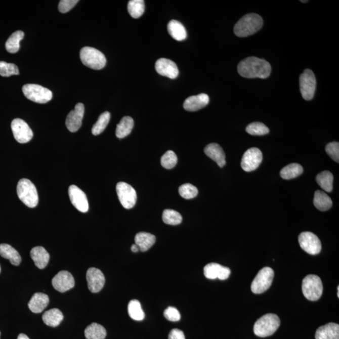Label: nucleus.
<instances>
[{
	"label": "nucleus",
	"instance_id": "obj_41",
	"mask_svg": "<svg viewBox=\"0 0 339 339\" xmlns=\"http://www.w3.org/2000/svg\"><path fill=\"white\" fill-rule=\"evenodd\" d=\"M18 74H19V70L16 65L0 61V75L3 77H10Z\"/></svg>",
	"mask_w": 339,
	"mask_h": 339
},
{
	"label": "nucleus",
	"instance_id": "obj_15",
	"mask_svg": "<svg viewBox=\"0 0 339 339\" xmlns=\"http://www.w3.org/2000/svg\"><path fill=\"white\" fill-rule=\"evenodd\" d=\"M84 114V106L82 103H77L74 110L68 114L66 124L70 132H76L81 127Z\"/></svg>",
	"mask_w": 339,
	"mask_h": 339
},
{
	"label": "nucleus",
	"instance_id": "obj_13",
	"mask_svg": "<svg viewBox=\"0 0 339 339\" xmlns=\"http://www.w3.org/2000/svg\"><path fill=\"white\" fill-rule=\"evenodd\" d=\"M263 154L257 148L247 150L242 156L241 165L244 171L249 172L255 171L262 163Z\"/></svg>",
	"mask_w": 339,
	"mask_h": 339
},
{
	"label": "nucleus",
	"instance_id": "obj_12",
	"mask_svg": "<svg viewBox=\"0 0 339 339\" xmlns=\"http://www.w3.org/2000/svg\"><path fill=\"white\" fill-rule=\"evenodd\" d=\"M11 127L13 134L18 143L23 144L29 142L32 139V130L24 120L20 118L13 120Z\"/></svg>",
	"mask_w": 339,
	"mask_h": 339
},
{
	"label": "nucleus",
	"instance_id": "obj_50",
	"mask_svg": "<svg viewBox=\"0 0 339 339\" xmlns=\"http://www.w3.org/2000/svg\"><path fill=\"white\" fill-rule=\"evenodd\" d=\"M301 2H302V3H306V2H308V1H301Z\"/></svg>",
	"mask_w": 339,
	"mask_h": 339
},
{
	"label": "nucleus",
	"instance_id": "obj_24",
	"mask_svg": "<svg viewBox=\"0 0 339 339\" xmlns=\"http://www.w3.org/2000/svg\"><path fill=\"white\" fill-rule=\"evenodd\" d=\"M49 303V296L43 293H36L33 294L28 303L29 309L35 314L44 311L48 306Z\"/></svg>",
	"mask_w": 339,
	"mask_h": 339
},
{
	"label": "nucleus",
	"instance_id": "obj_21",
	"mask_svg": "<svg viewBox=\"0 0 339 339\" xmlns=\"http://www.w3.org/2000/svg\"><path fill=\"white\" fill-rule=\"evenodd\" d=\"M204 153L213 160L217 163L220 168H223L226 165V155L223 148L217 143H210L206 146L204 148Z\"/></svg>",
	"mask_w": 339,
	"mask_h": 339
},
{
	"label": "nucleus",
	"instance_id": "obj_51",
	"mask_svg": "<svg viewBox=\"0 0 339 339\" xmlns=\"http://www.w3.org/2000/svg\"><path fill=\"white\" fill-rule=\"evenodd\" d=\"M0 272H1V267H0Z\"/></svg>",
	"mask_w": 339,
	"mask_h": 339
},
{
	"label": "nucleus",
	"instance_id": "obj_36",
	"mask_svg": "<svg viewBox=\"0 0 339 339\" xmlns=\"http://www.w3.org/2000/svg\"><path fill=\"white\" fill-rule=\"evenodd\" d=\"M128 10L132 17L138 18L145 12V2L143 0H131L128 4Z\"/></svg>",
	"mask_w": 339,
	"mask_h": 339
},
{
	"label": "nucleus",
	"instance_id": "obj_42",
	"mask_svg": "<svg viewBox=\"0 0 339 339\" xmlns=\"http://www.w3.org/2000/svg\"><path fill=\"white\" fill-rule=\"evenodd\" d=\"M177 156L172 150H168L161 158V164L166 169H172L176 165Z\"/></svg>",
	"mask_w": 339,
	"mask_h": 339
},
{
	"label": "nucleus",
	"instance_id": "obj_16",
	"mask_svg": "<svg viewBox=\"0 0 339 339\" xmlns=\"http://www.w3.org/2000/svg\"><path fill=\"white\" fill-rule=\"evenodd\" d=\"M52 283L56 290L64 293L74 288L75 281L71 273L67 271H61L52 279Z\"/></svg>",
	"mask_w": 339,
	"mask_h": 339
},
{
	"label": "nucleus",
	"instance_id": "obj_34",
	"mask_svg": "<svg viewBox=\"0 0 339 339\" xmlns=\"http://www.w3.org/2000/svg\"><path fill=\"white\" fill-rule=\"evenodd\" d=\"M333 177L330 172L325 171L320 172L316 177V181L319 186L325 191L330 192L333 190Z\"/></svg>",
	"mask_w": 339,
	"mask_h": 339
},
{
	"label": "nucleus",
	"instance_id": "obj_14",
	"mask_svg": "<svg viewBox=\"0 0 339 339\" xmlns=\"http://www.w3.org/2000/svg\"><path fill=\"white\" fill-rule=\"evenodd\" d=\"M69 195L72 205L80 212L86 213L89 210V203L85 193L74 185L69 188Z\"/></svg>",
	"mask_w": 339,
	"mask_h": 339
},
{
	"label": "nucleus",
	"instance_id": "obj_48",
	"mask_svg": "<svg viewBox=\"0 0 339 339\" xmlns=\"http://www.w3.org/2000/svg\"><path fill=\"white\" fill-rule=\"evenodd\" d=\"M17 339H30V338H28L27 335L24 334V333H20V334L18 336Z\"/></svg>",
	"mask_w": 339,
	"mask_h": 339
},
{
	"label": "nucleus",
	"instance_id": "obj_25",
	"mask_svg": "<svg viewBox=\"0 0 339 339\" xmlns=\"http://www.w3.org/2000/svg\"><path fill=\"white\" fill-rule=\"evenodd\" d=\"M167 29L169 35L175 40L177 41L186 40L187 36L186 28L179 21L171 20L168 23Z\"/></svg>",
	"mask_w": 339,
	"mask_h": 339
},
{
	"label": "nucleus",
	"instance_id": "obj_17",
	"mask_svg": "<svg viewBox=\"0 0 339 339\" xmlns=\"http://www.w3.org/2000/svg\"><path fill=\"white\" fill-rule=\"evenodd\" d=\"M88 288L92 293H98L104 287L105 277L100 270L90 268L86 273Z\"/></svg>",
	"mask_w": 339,
	"mask_h": 339
},
{
	"label": "nucleus",
	"instance_id": "obj_39",
	"mask_svg": "<svg viewBox=\"0 0 339 339\" xmlns=\"http://www.w3.org/2000/svg\"><path fill=\"white\" fill-rule=\"evenodd\" d=\"M246 131L249 135L262 136L268 134L270 130L263 122H254L247 125Z\"/></svg>",
	"mask_w": 339,
	"mask_h": 339
},
{
	"label": "nucleus",
	"instance_id": "obj_18",
	"mask_svg": "<svg viewBox=\"0 0 339 339\" xmlns=\"http://www.w3.org/2000/svg\"><path fill=\"white\" fill-rule=\"evenodd\" d=\"M155 69L158 74L169 79H176L179 74L178 67L171 60L161 58L156 62Z\"/></svg>",
	"mask_w": 339,
	"mask_h": 339
},
{
	"label": "nucleus",
	"instance_id": "obj_27",
	"mask_svg": "<svg viewBox=\"0 0 339 339\" xmlns=\"http://www.w3.org/2000/svg\"><path fill=\"white\" fill-rule=\"evenodd\" d=\"M0 256L9 260L13 265L18 266L22 262L20 254L16 249L9 244H0Z\"/></svg>",
	"mask_w": 339,
	"mask_h": 339
},
{
	"label": "nucleus",
	"instance_id": "obj_28",
	"mask_svg": "<svg viewBox=\"0 0 339 339\" xmlns=\"http://www.w3.org/2000/svg\"><path fill=\"white\" fill-rule=\"evenodd\" d=\"M314 204L318 210L326 211L332 207V201L330 197L324 192L317 190L315 192Z\"/></svg>",
	"mask_w": 339,
	"mask_h": 339
},
{
	"label": "nucleus",
	"instance_id": "obj_2",
	"mask_svg": "<svg viewBox=\"0 0 339 339\" xmlns=\"http://www.w3.org/2000/svg\"><path fill=\"white\" fill-rule=\"evenodd\" d=\"M263 20L262 17L256 14L244 15L236 23L234 32L239 37H246L253 35L262 28Z\"/></svg>",
	"mask_w": 339,
	"mask_h": 339
},
{
	"label": "nucleus",
	"instance_id": "obj_35",
	"mask_svg": "<svg viewBox=\"0 0 339 339\" xmlns=\"http://www.w3.org/2000/svg\"><path fill=\"white\" fill-rule=\"evenodd\" d=\"M128 311L132 319L141 321L145 319V313L143 312L140 302L137 300H132L130 302Z\"/></svg>",
	"mask_w": 339,
	"mask_h": 339
},
{
	"label": "nucleus",
	"instance_id": "obj_47",
	"mask_svg": "<svg viewBox=\"0 0 339 339\" xmlns=\"http://www.w3.org/2000/svg\"><path fill=\"white\" fill-rule=\"evenodd\" d=\"M131 249L133 252H137L138 251H139L140 248L139 247H138L137 245L135 244L132 245Z\"/></svg>",
	"mask_w": 339,
	"mask_h": 339
},
{
	"label": "nucleus",
	"instance_id": "obj_37",
	"mask_svg": "<svg viewBox=\"0 0 339 339\" xmlns=\"http://www.w3.org/2000/svg\"><path fill=\"white\" fill-rule=\"evenodd\" d=\"M111 114L108 111L102 113L99 117L97 122L94 125L92 129V134L97 136L100 135L104 131L110 121Z\"/></svg>",
	"mask_w": 339,
	"mask_h": 339
},
{
	"label": "nucleus",
	"instance_id": "obj_49",
	"mask_svg": "<svg viewBox=\"0 0 339 339\" xmlns=\"http://www.w3.org/2000/svg\"><path fill=\"white\" fill-rule=\"evenodd\" d=\"M337 290H338L337 291V296H338V298H339V286H337Z\"/></svg>",
	"mask_w": 339,
	"mask_h": 339
},
{
	"label": "nucleus",
	"instance_id": "obj_29",
	"mask_svg": "<svg viewBox=\"0 0 339 339\" xmlns=\"http://www.w3.org/2000/svg\"><path fill=\"white\" fill-rule=\"evenodd\" d=\"M64 319V315L61 310L52 309L44 313L43 320L47 325L56 327L61 323Z\"/></svg>",
	"mask_w": 339,
	"mask_h": 339
},
{
	"label": "nucleus",
	"instance_id": "obj_44",
	"mask_svg": "<svg viewBox=\"0 0 339 339\" xmlns=\"http://www.w3.org/2000/svg\"><path fill=\"white\" fill-rule=\"evenodd\" d=\"M164 316L172 322L179 321L181 319V315L179 310L173 307H169L164 311Z\"/></svg>",
	"mask_w": 339,
	"mask_h": 339
},
{
	"label": "nucleus",
	"instance_id": "obj_9",
	"mask_svg": "<svg viewBox=\"0 0 339 339\" xmlns=\"http://www.w3.org/2000/svg\"><path fill=\"white\" fill-rule=\"evenodd\" d=\"M316 78L310 69H305L300 76V90L304 100L310 101L314 97L316 90Z\"/></svg>",
	"mask_w": 339,
	"mask_h": 339
},
{
	"label": "nucleus",
	"instance_id": "obj_45",
	"mask_svg": "<svg viewBox=\"0 0 339 339\" xmlns=\"http://www.w3.org/2000/svg\"><path fill=\"white\" fill-rule=\"evenodd\" d=\"M79 1L77 0H61L59 4V12L62 14L69 12L75 6Z\"/></svg>",
	"mask_w": 339,
	"mask_h": 339
},
{
	"label": "nucleus",
	"instance_id": "obj_6",
	"mask_svg": "<svg viewBox=\"0 0 339 339\" xmlns=\"http://www.w3.org/2000/svg\"><path fill=\"white\" fill-rule=\"evenodd\" d=\"M302 291L305 298L309 301H318L323 293L321 279L317 275H307L302 282Z\"/></svg>",
	"mask_w": 339,
	"mask_h": 339
},
{
	"label": "nucleus",
	"instance_id": "obj_5",
	"mask_svg": "<svg viewBox=\"0 0 339 339\" xmlns=\"http://www.w3.org/2000/svg\"><path fill=\"white\" fill-rule=\"evenodd\" d=\"M80 58L84 66L95 70H101L105 67V56L98 49L85 47L80 51Z\"/></svg>",
	"mask_w": 339,
	"mask_h": 339
},
{
	"label": "nucleus",
	"instance_id": "obj_32",
	"mask_svg": "<svg viewBox=\"0 0 339 339\" xmlns=\"http://www.w3.org/2000/svg\"><path fill=\"white\" fill-rule=\"evenodd\" d=\"M304 168L299 163H290L281 169L280 176L285 180H291L296 178L303 173Z\"/></svg>",
	"mask_w": 339,
	"mask_h": 339
},
{
	"label": "nucleus",
	"instance_id": "obj_7",
	"mask_svg": "<svg viewBox=\"0 0 339 339\" xmlns=\"http://www.w3.org/2000/svg\"><path fill=\"white\" fill-rule=\"evenodd\" d=\"M22 91L26 98L36 103L45 104L52 99V91L40 85L25 84Z\"/></svg>",
	"mask_w": 339,
	"mask_h": 339
},
{
	"label": "nucleus",
	"instance_id": "obj_10",
	"mask_svg": "<svg viewBox=\"0 0 339 339\" xmlns=\"http://www.w3.org/2000/svg\"><path fill=\"white\" fill-rule=\"evenodd\" d=\"M299 242L302 249L311 255L320 253L322 244L319 237L311 232H303L299 236Z\"/></svg>",
	"mask_w": 339,
	"mask_h": 339
},
{
	"label": "nucleus",
	"instance_id": "obj_19",
	"mask_svg": "<svg viewBox=\"0 0 339 339\" xmlns=\"http://www.w3.org/2000/svg\"><path fill=\"white\" fill-rule=\"evenodd\" d=\"M203 273L205 277L210 280L218 278L221 280H226L231 275V270L218 263H211L205 266Z\"/></svg>",
	"mask_w": 339,
	"mask_h": 339
},
{
	"label": "nucleus",
	"instance_id": "obj_11",
	"mask_svg": "<svg viewBox=\"0 0 339 339\" xmlns=\"http://www.w3.org/2000/svg\"><path fill=\"white\" fill-rule=\"evenodd\" d=\"M116 192L122 207L126 209L134 207L137 200V192L130 184L119 182L116 186Z\"/></svg>",
	"mask_w": 339,
	"mask_h": 339
},
{
	"label": "nucleus",
	"instance_id": "obj_20",
	"mask_svg": "<svg viewBox=\"0 0 339 339\" xmlns=\"http://www.w3.org/2000/svg\"><path fill=\"white\" fill-rule=\"evenodd\" d=\"M209 103V97L206 94L190 96L184 101V108L188 111H197L204 108Z\"/></svg>",
	"mask_w": 339,
	"mask_h": 339
},
{
	"label": "nucleus",
	"instance_id": "obj_30",
	"mask_svg": "<svg viewBox=\"0 0 339 339\" xmlns=\"http://www.w3.org/2000/svg\"><path fill=\"white\" fill-rule=\"evenodd\" d=\"M134 126V121L131 117L125 116L122 118L117 125L116 130V137L120 139L127 137L131 134Z\"/></svg>",
	"mask_w": 339,
	"mask_h": 339
},
{
	"label": "nucleus",
	"instance_id": "obj_8",
	"mask_svg": "<svg viewBox=\"0 0 339 339\" xmlns=\"http://www.w3.org/2000/svg\"><path fill=\"white\" fill-rule=\"evenodd\" d=\"M274 275L275 273L272 268L265 267L261 270L251 283L252 293L261 294L268 290L273 283Z\"/></svg>",
	"mask_w": 339,
	"mask_h": 339
},
{
	"label": "nucleus",
	"instance_id": "obj_22",
	"mask_svg": "<svg viewBox=\"0 0 339 339\" xmlns=\"http://www.w3.org/2000/svg\"><path fill=\"white\" fill-rule=\"evenodd\" d=\"M315 339H339L338 324L331 322L321 326L316 330Z\"/></svg>",
	"mask_w": 339,
	"mask_h": 339
},
{
	"label": "nucleus",
	"instance_id": "obj_4",
	"mask_svg": "<svg viewBox=\"0 0 339 339\" xmlns=\"http://www.w3.org/2000/svg\"><path fill=\"white\" fill-rule=\"evenodd\" d=\"M18 197L25 205L30 208L35 207L38 203L37 190L30 180L21 179L17 188Z\"/></svg>",
	"mask_w": 339,
	"mask_h": 339
},
{
	"label": "nucleus",
	"instance_id": "obj_43",
	"mask_svg": "<svg viewBox=\"0 0 339 339\" xmlns=\"http://www.w3.org/2000/svg\"><path fill=\"white\" fill-rule=\"evenodd\" d=\"M325 152L328 156L336 162H339V143L338 142H330L325 147Z\"/></svg>",
	"mask_w": 339,
	"mask_h": 339
},
{
	"label": "nucleus",
	"instance_id": "obj_31",
	"mask_svg": "<svg viewBox=\"0 0 339 339\" xmlns=\"http://www.w3.org/2000/svg\"><path fill=\"white\" fill-rule=\"evenodd\" d=\"M86 339H104L106 337L105 328L97 323H93L84 331Z\"/></svg>",
	"mask_w": 339,
	"mask_h": 339
},
{
	"label": "nucleus",
	"instance_id": "obj_3",
	"mask_svg": "<svg viewBox=\"0 0 339 339\" xmlns=\"http://www.w3.org/2000/svg\"><path fill=\"white\" fill-rule=\"evenodd\" d=\"M280 326V319L278 315L273 314H266L255 322L254 333L258 337H269L278 330Z\"/></svg>",
	"mask_w": 339,
	"mask_h": 339
},
{
	"label": "nucleus",
	"instance_id": "obj_23",
	"mask_svg": "<svg viewBox=\"0 0 339 339\" xmlns=\"http://www.w3.org/2000/svg\"><path fill=\"white\" fill-rule=\"evenodd\" d=\"M30 257L32 258L36 267L39 269H44L46 267L50 259V256L44 247L36 246L33 247L30 251Z\"/></svg>",
	"mask_w": 339,
	"mask_h": 339
},
{
	"label": "nucleus",
	"instance_id": "obj_40",
	"mask_svg": "<svg viewBox=\"0 0 339 339\" xmlns=\"http://www.w3.org/2000/svg\"><path fill=\"white\" fill-rule=\"evenodd\" d=\"M179 192L181 196L185 199H192L198 194L197 188L190 184L182 185L179 187Z\"/></svg>",
	"mask_w": 339,
	"mask_h": 339
},
{
	"label": "nucleus",
	"instance_id": "obj_38",
	"mask_svg": "<svg viewBox=\"0 0 339 339\" xmlns=\"http://www.w3.org/2000/svg\"><path fill=\"white\" fill-rule=\"evenodd\" d=\"M163 221L168 225L176 226L181 224L182 217L177 211L172 209H166L163 211L162 216Z\"/></svg>",
	"mask_w": 339,
	"mask_h": 339
},
{
	"label": "nucleus",
	"instance_id": "obj_26",
	"mask_svg": "<svg viewBox=\"0 0 339 339\" xmlns=\"http://www.w3.org/2000/svg\"><path fill=\"white\" fill-rule=\"evenodd\" d=\"M135 244L139 247L141 251H148L156 242V237L153 234L145 232L138 233L135 237Z\"/></svg>",
	"mask_w": 339,
	"mask_h": 339
},
{
	"label": "nucleus",
	"instance_id": "obj_46",
	"mask_svg": "<svg viewBox=\"0 0 339 339\" xmlns=\"http://www.w3.org/2000/svg\"><path fill=\"white\" fill-rule=\"evenodd\" d=\"M168 339H186L183 331L174 328L169 333Z\"/></svg>",
	"mask_w": 339,
	"mask_h": 339
},
{
	"label": "nucleus",
	"instance_id": "obj_33",
	"mask_svg": "<svg viewBox=\"0 0 339 339\" xmlns=\"http://www.w3.org/2000/svg\"><path fill=\"white\" fill-rule=\"evenodd\" d=\"M24 37V33L22 31L18 30L14 32L8 39L5 48L9 53L15 54L19 51L20 41Z\"/></svg>",
	"mask_w": 339,
	"mask_h": 339
},
{
	"label": "nucleus",
	"instance_id": "obj_1",
	"mask_svg": "<svg viewBox=\"0 0 339 339\" xmlns=\"http://www.w3.org/2000/svg\"><path fill=\"white\" fill-rule=\"evenodd\" d=\"M237 71L242 77L248 79H267L271 74V67L264 59L249 57L239 62Z\"/></svg>",
	"mask_w": 339,
	"mask_h": 339
}]
</instances>
